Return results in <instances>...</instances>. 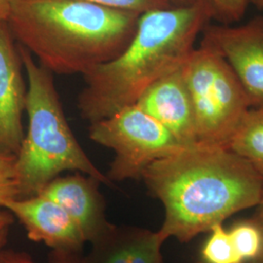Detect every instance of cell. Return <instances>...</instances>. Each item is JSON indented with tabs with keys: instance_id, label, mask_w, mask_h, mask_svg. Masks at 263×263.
I'll return each instance as SVG.
<instances>
[{
	"instance_id": "obj_1",
	"label": "cell",
	"mask_w": 263,
	"mask_h": 263,
	"mask_svg": "<svg viewBox=\"0 0 263 263\" xmlns=\"http://www.w3.org/2000/svg\"><path fill=\"white\" fill-rule=\"evenodd\" d=\"M141 179L165 208L158 233L181 243L210 231L263 195V177L233 151L196 143L153 162Z\"/></svg>"
},
{
	"instance_id": "obj_2",
	"label": "cell",
	"mask_w": 263,
	"mask_h": 263,
	"mask_svg": "<svg viewBox=\"0 0 263 263\" xmlns=\"http://www.w3.org/2000/svg\"><path fill=\"white\" fill-rule=\"evenodd\" d=\"M214 18L211 0L141 14L122 53L83 76L84 89L78 96L81 117L97 122L136 104L154 82L183 66Z\"/></svg>"
},
{
	"instance_id": "obj_3",
	"label": "cell",
	"mask_w": 263,
	"mask_h": 263,
	"mask_svg": "<svg viewBox=\"0 0 263 263\" xmlns=\"http://www.w3.org/2000/svg\"><path fill=\"white\" fill-rule=\"evenodd\" d=\"M140 16L84 0H13L7 23L40 66L61 76H84L122 53Z\"/></svg>"
},
{
	"instance_id": "obj_4",
	"label": "cell",
	"mask_w": 263,
	"mask_h": 263,
	"mask_svg": "<svg viewBox=\"0 0 263 263\" xmlns=\"http://www.w3.org/2000/svg\"><path fill=\"white\" fill-rule=\"evenodd\" d=\"M19 46L28 76L25 110L28 134L16 155L19 199L39 194L50 181L65 171H76L111 186L112 181L87 156L71 131L53 73L37 64L26 48Z\"/></svg>"
},
{
	"instance_id": "obj_5",
	"label": "cell",
	"mask_w": 263,
	"mask_h": 263,
	"mask_svg": "<svg viewBox=\"0 0 263 263\" xmlns=\"http://www.w3.org/2000/svg\"><path fill=\"white\" fill-rule=\"evenodd\" d=\"M196 123L198 143L227 145L252 107L240 80L216 49L202 42L182 66Z\"/></svg>"
},
{
	"instance_id": "obj_6",
	"label": "cell",
	"mask_w": 263,
	"mask_h": 263,
	"mask_svg": "<svg viewBox=\"0 0 263 263\" xmlns=\"http://www.w3.org/2000/svg\"><path fill=\"white\" fill-rule=\"evenodd\" d=\"M89 138L114 151L115 157L106 175L112 182L141 179L144 170L153 162L183 146L136 104L90 123Z\"/></svg>"
},
{
	"instance_id": "obj_7",
	"label": "cell",
	"mask_w": 263,
	"mask_h": 263,
	"mask_svg": "<svg viewBox=\"0 0 263 263\" xmlns=\"http://www.w3.org/2000/svg\"><path fill=\"white\" fill-rule=\"evenodd\" d=\"M202 42L216 49L235 72L252 107L263 105V18L239 27L210 26Z\"/></svg>"
},
{
	"instance_id": "obj_8",
	"label": "cell",
	"mask_w": 263,
	"mask_h": 263,
	"mask_svg": "<svg viewBox=\"0 0 263 263\" xmlns=\"http://www.w3.org/2000/svg\"><path fill=\"white\" fill-rule=\"evenodd\" d=\"M7 22H0V153L17 155L25 138L27 86L23 61Z\"/></svg>"
},
{
	"instance_id": "obj_9",
	"label": "cell",
	"mask_w": 263,
	"mask_h": 263,
	"mask_svg": "<svg viewBox=\"0 0 263 263\" xmlns=\"http://www.w3.org/2000/svg\"><path fill=\"white\" fill-rule=\"evenodd\" d=\"M5 209L24 226L29 240L42 242L56 252L81 254L86 240L64 208L42 194L11 200Z\"/></svg>"
},
{
	"instance_id": "obj_10",
	"label": "cell",
	"mask_w": 263,
	"mask_h": 263,
	"mask_svg": "<svg viewBox=\"0 0 263 263\" xmlns=\"http://www.w3.org/2000/svg\"><path fill=\"white\" fill-rule=\"evenodd\" d=\"M100 183L98 179L79 174L58 177L39 193L64 208L80 228L86 242L92 245L108 235L116 226L106 218Z\"/></svg>"
},
{
	"instance_id": "obj_11",
	"label": "cell",
	"mask_w": 263,
	"mask_h": 263,
	"mask_svg": "<svg viewBox=\"0 0 263 263\" xmlns=\"http://www.w3.org/2000/svg\"><path fill=\"white\" fill-rule=\"evenodd\" d=\"M183 146L198 143L193 106L182 66L147 88L136 103Z\"/></svg>"
},
{
	"instance_id": "obj_12",
	"label": "cell",
	"mask_w": 263,
	"mask_h": 263,
	"mask_svg": "<svg viewBox=\"0 0 263 263\" xmlns=\"http://www.w3.org/2000/svg\"><path fill=\"white\" fill-rule=\"evenodd\" d=\"M158 231L115 226L112 231L92 245L85 263H163Z\"/></svg>"
},
{
	"instance_id": "obj_13",
	"label": "cell",
	"mask_w": 263,
	"mask_h": 263,
	"mask_svg": "<svg viewBox=\"0 0 263 263\" xmlns=\"http://www.w3.org/2000/svg\"><path fill=\"white\" fill-rule=\"evenodd\" d=\"M227 148L248 161L263 177V105L247 111Z\"/></svg>"
},
{
	"instance_id": "obj_14",
	"label": "cell",
	"mask_w": 263,
	"mask_h": 263,
	"mask_svg": "<svg viewBox=\"0 0 263 263\" xmlns=\"http://www.w3.org/2000/svg\"><path fill=\"white\" fill-rule=\"evenodd\" d=\"M228 232L236 252L243 262H250L262 257L263 233L253 218L237 222Z\"/></svg>"
},
{
	"instance_id": "obj_15",
	"label": "cell",
	"mask_w": 263,
	"mask_h": 263,
	"mask_svg": "<svg viewBox=\"0 0 263 263\" xmlns=\"http://www.w3.org/2000/svg\"><path fill=\"white\" fill-rule=\"evenodd\" d=\"M211 235L201 250L205 263H244L236 252L229 232L222 223L211 228Z\"/></svg>"
},
{
	"instance_id": "obj_16",
	"label": "cell",
	"mask_w": 263,
	"mask_h": 263,
	"mask_svg": "<svg viewBox=\"0 0 263 263\" xmlns=\"http://www.w3.org/2000/svg\"><path fill=\"white\" fill-rule=\"evenodd\" d=\"M19 197L16 155L0 153V208Z\"/></svg>"
},
{
	"instance_id": "obj_17",
	"label": "cell",
	"mask_w": 263,
	"mask_h": 263,
	"mask_svg": "<svg viewBox=\"0 0 263 263\" xmlns=\"http://www.w3.org/2000/svg\"><path fill=\"white\" fill-rule=\"evenodd\" d=\"M95 4L114 9L130 11L138 14H143L147 11L169 8L173 5L168 0H84Z\"/></svg>"
},
{
	"instance_id": "obj_18",
	"label": "cell",
	"mask_w": 263,
	"mask_h": 263,
	"mask_svg": "<svg viewBox=\"0 0 263 263\" xmlns=\"http://www.w3.org/2000/svg\"><path fill=\"white\" fill-rule=\"evenodd\" d=\"M0 263L38 262L34 261L30 255L26 253L3 249L0 252ZM48 263H85V259L81 254L53 251L50 254Z\"/></svg>"
},
{
	"instance_id": "obj_19",
	"label": "cell",
	"mask_w": 263,
	"mask_h": 263,
	"mask_svg": "<svg viewBox=\"0 0 263 263\" xmlns=\"http://www.w3.org/2000/svg\"><path fill=\"white\" fill-rule=\"evenodd\" d=\"M211 2L215 18L228 25L243 18L249 0H211Z\"/></svg>"
},
{
	"instance_id": "obj_20",
	"label": "cell",
	"mask_w": 263,
	"mask_h": 263,
	"mask_svg": "<svg viewBox=\"0 0 263 263\" xmlns=\"http://www.w3.org/2000/svg\"><path fill=\"white\" fill-rule=\"evenodd\" d=\"M13 0H0V22H7Z\"/></svg>"
},
{
	"instance_id": "obj_21",
	"label": "cell",
	"mask_w": 263,
	"mask_h": 263,
	"mask_svg": "<svg viewBox=\"0 0 263 263\" xmlns=\"http://www.w3.org/2000/svg\"><path fill=\"white\" fill-rule=\"evenodd\" d=\"M12 222H13L12 216L7 212L0 211V232L5 229H9Z\"/></svg>"
},
{
	"instance_id": "obj_22",
	"label": "cell",
	"mask_w": 263,
	"mask_h": 263,
	"mask_svg": "<svg viewBox=\"0 0 263 263\" xmlns=\"http://www.w3.org/2000/svg\"><path fill=\"white\" fill-rule=\"evenodd\" d=\"M256 207H257V212L254 217H253V219L256 222V224L260 227L263 233V195L259 204ZM261 258H263V256Z\"/></svg>"
},
{
	"instance_id": "obj_23",
	"label": "cell",
	"mask_w": 263,
	"mask_h": 263,
	"mask_svg": "<svg viewBox=\"0 0 263 263\" xmlns=\"http://www.w3.org/2000/svg\"><path fill=\"white\" fill-rule=\"evenodd\" d=\"M8 231H9V229H5V230L0 232V252L4 249V246H5V243H6V239H7V235H8Z\"/></svg>"
},
{
	"instance_id": "obj_24",
	"label": "cell",
	"mask_w": 263,
	"mask_h": 263,
	"mask_svg": "<svg viewBox=\"0 0 263 263\" xmlns=\"http://www.w3.org/2000/svg\"><path fill=\"white\" fill-rule=\"evenodd\" d=\"M173 6H183L192 3L194 0H168Z\"/></svg>"
},
{
	"instance_id": "obj_25",
	"label": "cell",
	"mask_w": 263,
	"mask_h": 263,
	"mask_svg": "<svg viewBox=\"0 0 263 263\" xmlns=\"http://www.w3.org/2000/svg\"><path fill=\"white\" fill-rule=\"evenodd\" d=\"M251 1H253L255 5H257L258 7L263 9V0H251Z\"/></svg>"
},
{
	"instance_id": "obj_26",
	"label": "cell",
	"mask_w": 263,
	"mask_h": 263,
	"mask_svg": "<svg viewBox=\"0 0 263 263\" xmlns=\"http://www.w3.org/2000/svg\"><path fill=\"white\" fill-rule=\"evenodd\" d=\"M247 263H263L262 258H260V259H256V260H253V261H250V262Z\"/></svg>"
},
{
	"instance_id": "obj_27",
	"label": "cell",
	"mask_w": 263,
	"mask_h": 263,
	"mask_svg": "<svg viewBox=\"0 0 263 263\" xmlns=\"http://www.w3.org/2000/svg\"><path fill=\"white\" fill-rule=\"evenodd\" d=\"M262 259H263V258H262Z\"/></svg>"
}]
</instances>
